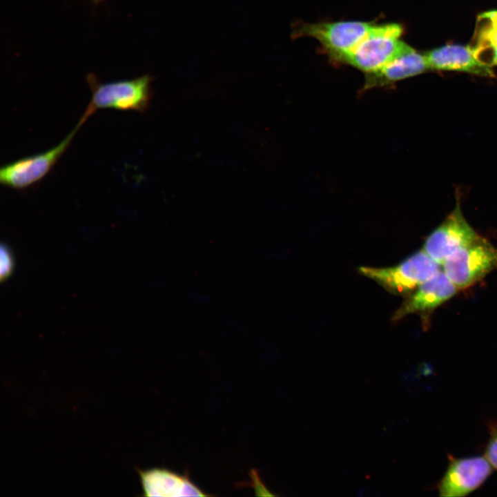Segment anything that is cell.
Here are the masks:
<instances>
[{
  "instance_id": "6da1fadb",
  "label": "cell",
  "mask_w": 497,
  "mask_h": 497,
  "mask_svg": "<svg viewBox=\"0 0 497 497\" xmlns=\"http://www.w3.org/2000/svg\"><path fill=\"white\" fill-rule=\"evenodd\" d=\"M86 79L91 91L86 110L91 115L103 108L144 113L149 107L153 77L148 75L132 79L102 82L94 73H88Z\"/></svg>"
},
{
  "instance_id": "7a4b0ae2",
  "label": "cell",
  "mask_w": 497,
  "mask_h": 497,
  "mask_svg": "<svg viewBox=\"0 0 497 497\" xmlns=\"http://www.w3.org/2000/svg\"><path fill=\"white\" fill-rule=\"evenodd\" d=\"M403 26L397 23H373L366 37L340 64L354 67L364 74L378 70L400 51L405 43Z\"/></svg>"
},
{
  "instance_id": "3957f363",
  "label": "cell",
  "mask_w": 497,
  "mask_h": 497,
  "mask_svg": "<svg viewBox=\"0 0 497 497\" xmlns=\"http://www.w3.org/2000/svg\"><path fill=\"white\" fill-rule=\"evenodd\" d=\"M373 23L361 21L302 23L295 28L293 35L316 39L329 59L340 64L366 37Z\"/></svg>"
},
{
  "instance_id": "277c9868",
  "label": "cell",
  "mask_w": 497,
  "mask_h": 497,
  "mask_svg": "<svg viewBox=\"0 0 497 497\" xmlns=\"http://www.w3.org/2000/svg\"><path fill=\"white\" fill-rule=\"evenodd\" d=\"M440 271V264L423 249L398 265L388 268L361 266L359 272L393 294L407 295Z\"/></svg>"
},
{
  "instance_id": "5b68a950",
  "label": "cell",
  "mask_w": 497,
  "mask_h": 497,
  "mask_svg": "<svg viewBox=\"0 0 497 497\" xmlns=\"http://www.w3.org/2000/svg\"><path fill=\"white\" fill-rule=\"evenodd\" d=\"M458 290L468 288L497 269V247L478 236L452 253L442 264Z\"/></svg>"
},
{
  "instance_id": "8992f818",
  "label": "cell",
  "mask_w": 497,
  "mask_h": 497,
  "mask_svg": "<svg viewBox=\"0 0 497 497\" xmlns=\"http://www.w3.org/2000/svg\"><path fill=\"white\" fill-rule=\"evenodd\" d=\"M90 116L84 111L73 129L53 148L2 166L0 168V183L5 186L19 190L27 188L39 182L55 165Z\"/></svg>"
},
{
  "instance_id": "52a82bcc",
  "label": "cell",
  "mask_w": 497,
  "mask_h": 497,
  "mask_svg": "<svg viewBox=\"0 0 497 497\" xmlns=\"http://www.w3.org/2000/svg\"><path fill=\"white\" fill-rule=\"evenodd\" d=\"M478 236L465 218L458 196L454 208L427 237L423 250L434 261L442 265L456 251Z\"/></svg>"
},
{
  "instance_id": "ba28073f",
  "label": "cell",
  "mask_w": 497,
  "mask_h": 497,
  "mask_svg": "<svg viewBox=\"0 0 497 497\" xmlns=\"http://www.w3.org/2000/svg\"><path fill=\"white\" fill-rule=\"evenodd\" d=\"M485 456L449 458L447 469L438 484L440 496H465L480 487L491 475L493 467Z\"/></svg>"
},
{
  "instance_id": "9c48e42d",
  "label": "cell",
  "mask_w": 497,
  "mask_h": 497,
  "mask_svg": "<svg viewBox=\"0 0 497 497\" xmlns=\"http://www.w3.org/2000/svg\"><path fill=\"white\" fill-rule=\"evenodd\" d=\"M458 289L443 271L421 284L405 300L394 313L392 320L396 322L407 315H418L424 326H427L430 315L439 306L451 299Z\"/></svg>"
},
{
  "instance_id": "30bf717a",
  "label": "cell",
  "mask_w": 497,
  "mask_h": 497,
  "mask_svg": "<svg viewBox=\"0 0 497 497\" xmlns=\"http://www.w3.org/2000/svg\"><path fill=\"white\" fill-rule=\"evenodd\" d=\"M425 55L405 43L400 51L384 66L365 74L360 92L375 88H385L429 70Z\"/></svg>"
},
{
  "instance_id": "8fae6325",
  "label": "cell",
  "mask_w": 497,
  "mask_h": 497,
  "mask_svg": "<svg viewBox=\"0 0 497 497\" xmlns=\"http://www.w3.org/2000/svg\"><path fill=\"white\" fill-rule=\"evenodd\" d=\"M145 496H208L190 479L166 468L138 470Z\"/></svg>"
},
{
  "instance_id": "7c38bea8",
  "label": "cell",
  "mask_w": 497,
  "mask_h": 497,
  "mask_svg": "<svg viewBox=\"0 0 497 497\" xmlns=\"http://www.w3.org/2000/svg\"><path fill=\"white\" fill-rule=\"evenodd\" d=\"M425 55L429 69L466 72L489 77L495 76L491 67L479 61L469 46L449 44Z\"/></svg>"
},
{
  "instance_id": "4fadbf2b",
  "label": "cell",
  "mask_w": 497,
  "mask_h": 497,
  "mask_svg": "<svg viewBox=\"0 0 497 497\" xmlns=\"http://www.w3.org/2000/svg\"><path fill=\"white\" fill-rule=\"evenodd\" d=\"M469 46L483 64L489 67L497 65V10L485 12L478 17Z\"/></svg>"
},
{
  "instance_id": "5bb4252c",
  "label": "cell",
  "mask_w": 497,
  "mask_h": 497,
  "mask_svg": "<svg viewBox=\"0 0 497 497\" xmlns=\"http://www.w3.org/2000/svg\"><path fill=\"white\" fill-rule=\"evenodd\" d=\"M485 457L491 466L497 469V427H491L485 449Z\"/></svg>"
},
{
  "instance_id": "9a60e30c",
  "label": "cell",
  "mask_w": 497,
  "mask_h": 497,
  "mask_svg": "<svg viewBox=\"0 0 497 497\" xmlns=\"http://www.w3.org/2000/svg\"><path fill=\"white\" fill-rule=\"evenodd\" d=\"M0 276L3 280L8 277L12 270L13 262L9 250L4 246L1 247Z\"/></svg>"
},
{
  "instance_id": "2e32d148",
  "label": "cell",
  "mask_w": 497,
  "mask_h": 497,
  "mask_svg": "<svg viewBox=\"0 0 497 497\" xmlns=\"http://www.w3.org/2000/svg\"><path fill=\"white\" fill-rule=\"evenodd\" d=\"M208 297L205 294L203 295L202 293H193L192 297L191 298L193 299V300L199 302H206L207 300H209L208 298Z\"/></svg>"
}]
</instances>
